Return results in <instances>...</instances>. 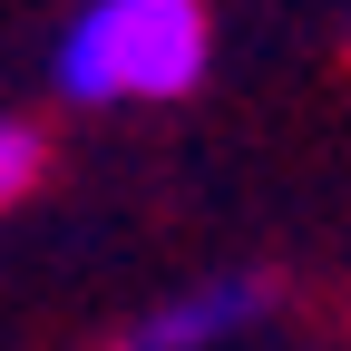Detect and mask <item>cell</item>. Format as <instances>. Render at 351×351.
<instances>
[{"mask_svg":"<svg viewBox=\"0 0 351 351\" xmlns=\"http://www.w3.org/2000/svg\"><path fill=\"white\" fill-rule=\"evenodd\" d=\"M215 69V10L205 0H78L49 88L69 108H176Z\"/></svg>","mask_w":351,"mask_h":351,"instance_id":"obj_1","label":"cell"},{"mask_svg":"<svg viewBox=\"0 0 351 351\" xmlns=\"http://www.w3.org/2000/svg\"><path fill=\"white\" fill-rule=\"evenodd\" d=\"M274 274H205V283H186V293H166V302H147L137 322L117 332V351H225V341H244L254 322H274Z\"/></svg>","mask_w":351,"mask_h":351,"instance_id":"obj_2","label":"cell"},{"mask_svg":"<svg viewBox=\"0 0 351 351\" xmlns=\"http://www.w3.org/2000/svg\"><path fill=\"white\" fill-rule=\"evenodd\" d=\"M39 176H49V137H39L29 117H10V108H0V215H10V205L39 186Z\"/></svg>","mask_w":351,"mask_h":351,"instance_id":"obj_3","label":"cell"},{"mask_svg":"<svg viewBox=\"0 0 351 351\" xmlns=\"http://www.w3.org/2000/svg\"><path fill=\"white\" fill-rule=\"evenodd\" d=\"M332 39H341V59H351V0H341V20H332Z\"/></svg>","mask_w":351,"mask_h":351,"instance_id":"obj_4","label":"cell"}]
</instances>
